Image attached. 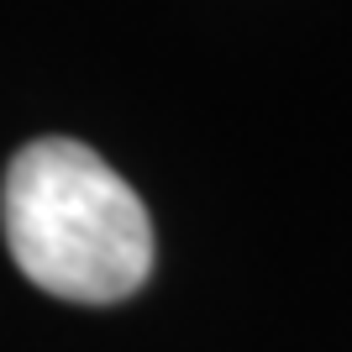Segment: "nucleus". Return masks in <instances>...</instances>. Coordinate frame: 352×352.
<instances>
[{
    "instance_id": "obj_1",
    "label": "nucleus",
    "mask_w": 352,
    "mask_h": 352,
    "mask_svg": "<svg viewBox=\"0 0 352 352\" xmlns=\"http://www.w3.org/2000/svg\"><path fill=\"white\" fill-rule=\"evenodd\" d=\"M6 248L37 289L74 305H116L153 274V221L137 190L74 137H37L11 158Z\"/></svg>"
}]
</instances>
